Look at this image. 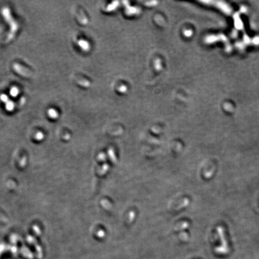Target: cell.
<instances>
[{"instance_id": "cell-2", "label": "cell", "mask_w": 259, "mask_h": 259, "mask_svg": "<svg viewBox=\"0 0 259 259\" xmlns=\"http://www.w3.org/2000/svg\"><path fill=\"white\" fill-rule=\"evenodd\" d=\"M127 11H128V13L129 14H132V13H139V10L136 9V8H133V7H128L127 9Z\"/></svg>"}, {"instance_id": "cell-1", "label": "cell", "mask_w": 259, "mask_h": 259, "mask_svg": "<svg viewBox=\"0 0 259 259\" xmlns=\"http://www.w3.org/2000/svg\"><path fill=\"white\" fill-rule=\"evenodd\" d=\"M79 45L81 47H82V49H83L85 50H88L89 49V45L86 42H85L83 40H81L79 42Z\"/></svg>"}, {"instance_id": "cell-3", "label": "cell", "mask_w": 259, "mask_h": 259, "mask_svg": "<svg viewBox=\"0 0 259 259\" xmlns=\"http://www.w3.org/2000/svg\"><path fill=\"white\" fill-rule=\"evenodd\" d=\"M18 94H19V91L17 88L14 87L11 89L10 94L12 96V97H16Z\"/></svg>"}, {"instance_id": "cell-6", "label": "cell", "mask_w": 259, "mask_h": 259, "mask_svg": "<svg viewBox=\"0 0 259 259\" xmlns=\"http://www.w3.org/2000/svg\"><path fill=\"white\" fill-rule=\"evenodd\" d=\"M1 100L3 101V102H7V100H8V97H7V96H6V95H3V96H1Z\"/></svg>"}, {"instance_id": "cell-7", "label": "cell", "mask_w": 259, "mask_h": 259, "mask_svg": "<svg viewBox=\"0 0 259 259\" xmlns=\"http://www.w3.org/2000/svg\"><path fill=\"white\" fill-rule=\"evenodd\" d=\"M185 35L186 36H190L191 34H192V32H191V31H190V30H188V31H185Z\"/></svg>"}, {"instance_id": "cell-5", "label": "cell", "mask_w": 259, "mask_h": 259, "mask_svg": "<svg viewBox=\"0 0 259 259\" xmlns=\"http://www.w3.org/2000/svg\"><path fill=\"white\" fill-rule=\"evenodd\" d=\"M117 4H118V2H115V3H114V4H112V5L110 6L109 9H111V10L114 9V8H115V7H117Z\"/></svg>"}, {"instance_id": "cell-4", "label": "cell", "mask_w": 259, "mask_h": 259, "mask_svg": "<svg viewBox=\"0 0 259 259\" xmlns=\"http://www.w3.org/2000/svg\"><path fill=\"white\" fill-rule=\"evenodd\" d=\"M14 108V105L12 102H7V105H6V109L8 111H12Z\"/></svg>"}]
</instances>
